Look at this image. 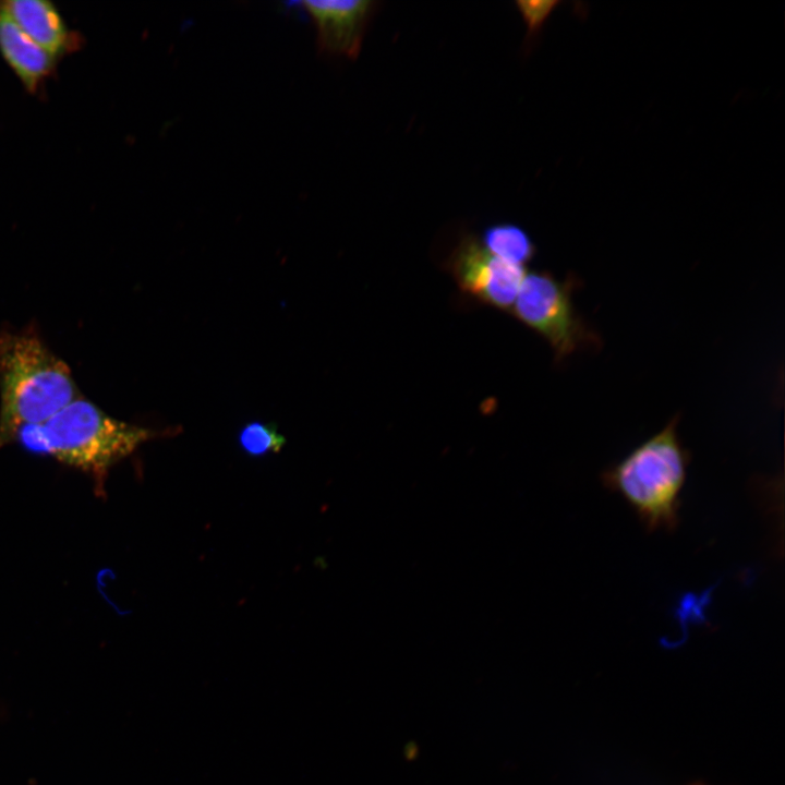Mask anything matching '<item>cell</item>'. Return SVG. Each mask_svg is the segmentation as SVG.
<instances>
[{"label": "cell", "mask_w": 785, "mask_h": 785, "mask_svg": "<svg viewBox=\"0 0 785 785\" xmlns=\"http://www.w3.org/2000/svg\"><path fill=\"white\" fill-rule=\"evenodd\" d=\"M678 422L674 416L601 475L603 485L627 503L649 532L673 531L679 523L690 455L678 436Z\"/></svg>", "instance_id": "7a4b0ae2"}, {"label": "cell", "mask_w": 785, "mask_h": 785, "mask_svg": "<svg viewBox=\"0 0 785 785\" xmlns=\"http://www.w3.org/2000/svg\"><path fill=\"white\" fill-rule=\"evenodd\" d=\"M578 279L559 280L546 270L524 274L511 312L544 338L556 361L601 346L597 333L584 322L572 302Z\"/></svg>", "instance_id": "277c9868"}, {"label": "cell", "mask_w": 785, "mask_h": 785, "mask_svg": "<svg viewBox=\"0 0 785 785\" xmlns=\"http://www.w3.org/2000/svg\"><path fill=\"white\" fill-rule=\"evenodd\" d=\"M555 4H557V2H535L536 8H534L533 2H522L521 10L522 13L524 12L527 17H531L530 25L532 29H534L538 25L542 24L543 20L548 15Z\"/></svg>", "instance_id": "8fae6325"}, {"label": "cell", "mask_w": 785, "mask_h": 785, "mask_svg": "<svg viewBox=\"0 0 785 785\" xmlns=\"http://www.w3.org/2000/svg\"><path fill=\"white\" fill-rule=\"evenodd\" d=\"M480 241L488 252L517 266L524 267L535 254V245L530 235L515 224L488 226Z\"/></svg>", "instance_id": "9c48e42d"}, {"label": "cell", "mask_w": 785, "mask_h": 785, "mask_svg": "<svg viewBox=\"0 0 785 785\" xmlns=\"http://www.w3.org/2000/svg\"><path fill=\"white\" fill-rule=\"evenodd\" d=\"M0 53L23 86L36 93L50 77L57 59L35 43L0 4Z\"/></svg>", "instance_id": "52a82bcc"}, {"label": "cell", "mask_w": 785, "mask_h": 785, "mask_svg": "<svg viewBox=\"0 0 785 785\" xmlns=\"http://www.w3.org/2000/svg\"><path fill=\"white\" fill-rule=\"evenodd\" d=\"M46 455L102 482L108 470L158 432L109 415L77 397L41 424Z\"/></svg>", "instance_id": "3957f363"}, {"label": "cell", "mask_w": 785, "mask_h": 785, "mask_svg": "<svg viewBox=\"0 0 785 785\" xmlns=\"http://www.w3.org/2000/svg\"><path fill=\"white\" fill-rule=\"evenodd\" d=\"M285 444L286 438L273 423L251 421L238 433L240 449L252 458L278 454Z\"/></svg>", "instance_id": "30bf717a"}, {"label": "cell", "mask_w": 785, "mask_h": 785, "mask_svg": "<svg viewBox=\"0 0 785 785\" xmlns=\"http://www.w3.org/2000/svg\"><path fill=\"white\" fill-rule=\"evenodd\" d=\"M77 397L69 365L34 328L0 330V449Z\"/></svg>", "instance_id": "6da1fadb"}, {"label": "cell", "mask_w": 785, "mask_h": 785, "mask_svg": "<svg viewBox=\"0 0 785 785\" xmlns=\"http://www.w3.org/2000/svg\"><path fill=\"white\" fill-rule=\"evenodd\" d=\"M1 7L15 23L57 60L77 45L59 9L47 0H5Z\"/></svg>", "instance_id": "ba28073f"}, {"label": "cell", "mask_w": 785, "mask_h": 785, "mask_svg": "<svg viewBox=\"0 0 785 785\" xmlns=\"http://www.w3.org/2000/svg\"><path fill=\"white\" fill-rule=\"evenodd\" d=\"M302 4L315 25L321 51L347 58L359 55L373 1H304Z\"/></svg>", "instance_id": "8992f818"}, {"label": "cell", "mask_w": 785, "mask_h": 785, "mask_svg": "<svg viewBox=\"0 0 785 785\" xmlns=\"http://www.w3.org/2000/svg\"><path fill=\"white\" fill-rule=\"evenodd\" d=\"M459 289L476 301L511 312L526 267L488 252L473 234L463 235L447 261Z\"/></svg>", "instance_id": "5b68a950"}]
</instances>
